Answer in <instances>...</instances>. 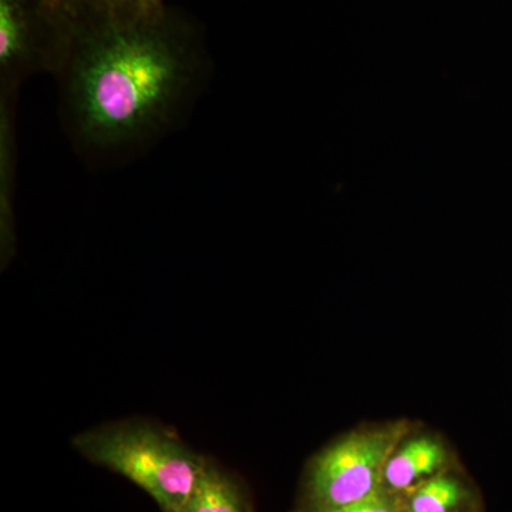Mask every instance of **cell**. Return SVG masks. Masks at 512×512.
Segmentation results:
<instances>
[{
    "label": "cell",
    "instance_id": "4",
    "mask_svg": "<svg viewBox=\"0 0 512 512\" xmlns=\"http://www.w3.org/2000/svg\"><path fill=\"white\" fill-rule=\"evenodd\" d=\"M33 36L26 0H0L2 94L12 96L33 67Z\"/></svg>",
    "mask_w": 512,
    "mask_h": 512
},
{
    "label": "cell",
    "instance_id": "8",
    "mask_svg": "<svg viewBox=\"0 0 512 512\" xmlns=\"http://www.w3.org/2000/svg\"><path fill=\"white\" fill-rule=\"evenodd\" d=\"M106 2L109 0H36L37 9L57 28L69 25Z\"/></svg>",
    "mask_w": 512,
    "mask_h": 512
},
{
    "label": "cell",
    "instance_id": "10",
    "mask_svg": "<svg viewBox=\"0 0 512 512\" xmlns=\"http://www.w3.org/2000/svg\"><path fill=\"white\" fill-rule=\"evenodd\" d=\"M137 3H141V5L154 6L158 5L160 0H136Z\"/></svg>",
    "mask_w": 512,
    "mask_h": 512
},
{
    "label": "cell",
    "instance_id": "9",
    "mask_svg": "<svg viewBox=\"0 0 512 512\" xmlns=\"http://www.w3.org/2000/svg\"><path fill=\"white\" fill-rule=\"evenodd\" d=\"M318 512H406L402 493H394L387 488H380L377 493L370 495L366 500L359 503L346 505V507L335 508V510Z\"/></svg>",
    "mask_w": 512,
    "mask_h": 512
},
{
    "label": "cell",
    "instance_id": "2",
    "mask_svg": "<svg viewBox=\"0 0 512 512\" xmlns=\"http://www.w3.org/2000/svg\"><path fill=\"white\" fill-rule=\"evenodd\" d=\"M73 446L96 466L136 484L163 512H178L204 473L208 458L147 421L107 424L74 437Z\"/></svg>",
    "mask_w": 512,
    "mask_h": 512
},
{
    "label": "cell",
    "instance_id": "6",
    "mask_svg": "<svg viewBox=\"0 0 512 512\" xmlns=\"http://www.w3.org/2000/svg\"><path fill=\"white\" fill-rule=\"evenodd\" d=\"M178 512H254L241 483L208 458L204 473Z\"/></svg>",
    "mask_w": 512,
    "mask_h": 512
},
{
    "label": "cell",
    "instance_id": "5",
    "mask_svg": "<svg viewBox=\"0 0 512 512\" xmlns=\"http://www.w3.org/2000/svg\"><path fill=\"white\" fill-rule=\"evenodd\" d=\"M447 461L440 441L419 437L394 450L383 474V487L394 493H407L429 478L437 476Z\"/></svg>",
    "mask_w": 512,
    "mask_h": 512
},
{
    "label": "cell",
    "instance_id": "1",
    "mask_svg": "<svg viewBox=\"0 0 512 512\" xmlns=\"http://www.w3.org/2000/svg\"><path fill=\"white\" fill-rule=\"evenodd\" d=\"M60 29L66 46L50 67L64 124L87 156L119 158L165 136L204 80L197 50L158 5L109 0Z\"/></svg>",
    "mask_w": 512,
    "mask_h": 512
},
{
    "label": "cell",
    "instance_id": "3",
    "mask_svg": "<svg viewBox=\"0 0 512 512\" xmlns=\"http://www.w3.org/2000/svg\"><path fill=\"white\" fill-rule=\"evenodd\" d=\"M406 431L403 423L356 431L325 448L306 471L299 512L335 510L377 493L387 461Z\"/></svg>",
    "mask_w": 512,
    "mask_h": 512
},
{
    "label": "cell",
    "instance_id": "7",
    "mask_svg": "<svg viewBox=\"0 0 512 512\" xmlns=\"http://www.w3.org/2000/svg\"><path fill=\"white\" fill-rule=\"evenodd\" d=\"M406 512H460L470 493L458 478L437 474L403 493Z\"/></svg>",
    "mask_w": 512,
    "mask_h": 512
},
{
    "label": "cell",
    "instance_id": "11",
    "mask_svg": "<svg viewBox=\"0 0 512 512\" xmlns=\"http://www.w3.org/2000/svg\"><path fill=\"white\" fill-rule=\"evenodd\" d=\"M130 2H136V0H130Z\"/></svg>",
    "mask_w": 512,
    "mask_h": 512
}]
</instances>
